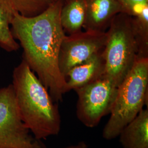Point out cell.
<instances>
[{
    "mask_svg": "<svg viewBox=\"0 0 148 148\" xmlns=\"http://www.w3.org/2000/svg\"><path fill=\"white\" fill-rule=\"evenodd\" d=\"M12 87L22 121L38 140L57 136L61 129L58 106L23 59L13 70Z\"/></svg>",
    "mask_w": 148,
    "mask_h": 148,
    "instance_id": "2",
    "label": "cell"
},
{
    "mask_svg": "<svg viewBox=\"0 0 148 148\" xmlns=\"http://www.w3.org/2000/svg\"><path fill=\"white\" fill-rule=\"evenodd\" d=\"M59 0H10L14 10L27 17L38 16Z\"/></svg>",
    "mask_w": 148,
    "mask_h": 148,
    "instance_id": "14",
    "label": "cell"
},
{
    "mask_svg": "<svg viewBox=\"0 0 148 148\" xmlns=\"http://www.w3.org/2000/svg\"><path fill=\"white\" fill-rule=\"evenodd\" d=\"M103 50L69 70L65 77L67 92L92 83L104 75L105 61Z\"/></svg>",
    "mask_w": 148,
    "mask_h": 148,
    "instance_id": "9",
    "label": "cell"
},
{
    "mask_svg": "<svg viewBox=\"0 0 148 148\" xmlns=\"http://www.w3.org/2000/svg\"><path fill=\"white\" fill-rule=\"evenodd\" d=\"M0 148H47L22 121L12 84L0 88Z\"/></svg>",
    "mask_w": 148,
    "mask_h": 148,
    "instance_id": "6",
    "label": "cell"
},
{
    "mask_svg": "<svg viewBox=\"0 0 148 148\" xmlns=\"http://www.w3.org/2000/svg\"><path fill=\"white\" fill-rule=\"evenodd\" d=\"M103 50L105 61L104 76L118 86L132 69L138 58L137 43L133 32L132 16L117 14L106 32Z\"/></svg>",
    "mask_w": 148,
    "mask_h": 148,
    "instance_id": "4",
    "label": "cell"
},
{
    "mask_svg": "<svg viewBox=\"0 0 148 148\" xmlns=\"http://www.w3.org/2000/svg\"><path fill=\"white\" fill-rule=\"evenodd\" d=\"M118 137L122 148H148V108L140 111Z\"/></svg>",
    "mask_w": 148,
    "mask_h": 148,
    "instance_id": "10",
    "label": "cell"
},
{
    "mask_svg": "<svg viewBox=\"0 0 148 148\" xmlns=\"http://www.w3.org/2000/svg\"><path fill=\"white\" fill-rule=\"evenodd\" d=\"M16 12L10 0H0V47L7 52L16 51L20 48L11 32Z\"/></svg>",
    "mask_w": 148,
    "mask_h": 148,
    "instance_id": "12",
    "label": "cell"
},
{
    "mask_svg": "<svg viewBox=\"0 0 148 148\" xmlns=\"http://www.w3.org/2000/svg\"><path fill=\"white\" fill-rule=\"evenodd\" d=\"M132 25L137 43L138 58H148V5L132 16Z\"/></svg>",
    "mask_w": 148,
    "mask_h": 148,
    "instance_id": "13",
    "label": "cell"
},
{
    "mask_svg": "<svg viewBox=\"0 0 148 148\" xmlns=\"http://www.w3.org/2000/svg\"><path fill=\"white\" fill-rule=\"evenodd\" d=\"M64 0H59L38 16L27 17L18 12L11 32L23 49V60L45 86L53 101H63L66 81L59 67L60 47L66 35L60 19Z\"/></svg>",
    "mask_w": 148,
    "mask_h": 148,
    "instance_id": "1",
    "label": "cell"
},
{
    "mask_svg": "<svg viewBox=\"0 0 148 148\" xmlns=\"http://www.w3.org/2000/svg\"><path fill=\"white\" fill-rule=\"evenodd\" d=\"M118 86L103 75L99 79L75 90L78 99L76 114L86 127L94 128L111 112Z\"/></svg>",
    "mask_w": 148,
    "mask_h": 148,
    "instance_id": "5",
    "label": "cell"
},
{
    "mask_svg": "<svg viewBox=\"0 0 148 148\" xmlns=\"http://www.w3.org/2000/svg\"><path fill=\"white\" fill-rule=\"evenodd\" d=\"M121 6L122 13L134 16L143 6L148 5V0H116Z\"/></svg>",
    "mask_w": 148,
    "mask_h": 148,
    "instance_id": "15",
    "label": "cell"
},
{
    "mask_svg": "<svg viewBox=\"0 0 148 148\" xmlns=\"http://www.w3.org/2000/svg\"><path fill=\"white\" fill-rule=\"evenodd\" d=\"M86 31L106 32L115 16L122 13L116 0H86Z\"/></svg>",
    "mask_w": 148,
    "mask_h": 148,
    "instance_id": "8",
    "label": "cell"
},
{
    "mask_svg": "<svg viewBox=\"0 0 148 148\" xmlns=\"http://www.w3.org/2000/svg\"><path fill=\"white\" fill-rule=\"evenodd\" d=\"M148 58H138L117 88L110 116L103 128L106 140L118 137L122 130L148 106Z\"/></svg>",
    "mask_w": 148,
    "mask_h": 148,
    "instance_id": "3",
    "label": "cell"
},
{
    "mask_svg": "<svg viewBox=\"0 0 148 148\" xmlns=\"http://www.w3.org/2000/svg\"><path fill=\"white\" fill-rule=\"evenodd\" d=\"M107 38L106 32H81L65 35L59 54V67L65 77L73 67L87 60L102 51Z\"/></svg>",
    "mask_w": 148,
    "mask_h": 148,
    "instance_id": "7",
    "label": "cell"
},
{
    "mask_svg": "<svg viewBox=\"0 0 148 148\" xmlns=\"http://www.w3.org/2000/svg\"><path fill=\"white\" fill-rule=\"evenodd\" d=\"M86 10V0H64L60 19L65 33H68L69 35L82 32Z\"/></svg>",
    "mask_w": 148,
    "mask_h": 148,
    "instance_id": "11",
    "label": "cell"
},
{
    "mask_svg": "<svg viewBox=\"0 0 148 148\" xmlns=\"http://www.w3.org/2000/svg\"><path fill=\"white\" fill-rule=\"evenodd\" d=\"M64 148H88V147L84 142H80Z\"/></svg>",
    "mask_w": 148,
    "mask_h": 148,
    "instance_id": "16",
    "label": "cell"
}]
</instances>
